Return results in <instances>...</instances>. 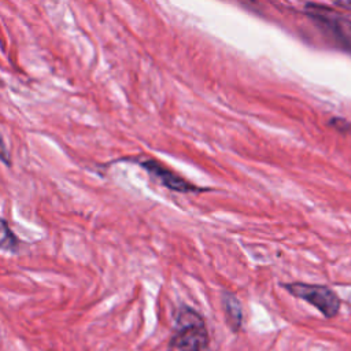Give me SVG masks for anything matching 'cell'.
I'll use <instances>...</instances> for the list:
<instances>
[{
  "mask_svg": "<svg viewBox=\"0 0 351 351\" xmlns=\"http://www.w3.org/2000/svg\"><path fill=\"white\" fill-rule=\"evenodd\" d=\"M169 348L173 351H210V336L199 311L181 304L176 313V324Z\"/></svg>",
  "mask_w": 351,
  "mask_h": 351,
  "instance_id": "obj_1",
  "label": "cell"
},
{
  "mask_svg": "<svg viewBox=\"0 0 351 351\" xmlns=\"http://www.w3.org/2000/svg\"><path fill=\"white\" fill-rule=\"evenodd\" d=\"M281 287L293 298L302 299L315 307L325 318H335L339 314L341 299L337 292L328 285L293 281L284 282Z\"/></svg>",
  "mask_w": 351,
  "mask_h": 351,
  "instance_id": "obj_2",
  "label": "cell"
},
{
  "mask_svg": "<svg viewBox=\"0 0 351 351\" xmlns=\"http://www.w3.org/2000/svg\"><path fill=\"white\" fill-rule=\"evenodd\" d=\"M221 304L229 329L237 333L243 326V307L240 299L230 291H221Z\"/></svg>",
  "mask_w": 351,
  "mask_h": 351,
  "instance_id": "obj_4",
  "label": "cell"
},
{
  "mask_svg": "<svg viewBox=\"0 0 351 351\" xmlns=\"http://www.w3.org/2000/svg\"><path fill=\"white\" fill-rule=\"evenodd\" d=\"M19 245H21V240L11 230V228L8 226V222L3 218L1 219V243H0L1 250L8 252H16Z\"/></svg>",
  "mask_w": 351,
  "mask_h": 351,
  "instance_id": "obj_5",
  "label": "cell"
},
{
  "mask_svg": "<svg viewBox=\"0 0 351 351\" xmlns=\"http://www.w3.org/2000/svg\"><path fill=\"white\" fill-rule=\"evenodd\" d=\"M133 162L141 166L154 181L159 182L160 185H163L170 191L180 192V193H200V192L208 191L207 188H202L189 182L188 180L181 177L178 173L170 170L167 166H165L156 159H152V158L133 159Z\"/></svg>",
  "mask_w": 351,
  "mask_h": 351,
  "instance_id": "obj_3",
  "label": "cell"
}]
</instances>
